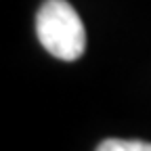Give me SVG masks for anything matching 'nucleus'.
I'll use <instances>...</instances> for the list:
<instances>
[{"label":"nucleus","mask_w":151,"mask_h":151,"mask_svg":"<svg viewBox=\"0 0 151 151\" xmlns=\"http://www.w3.org/2000/svg\"><path fill=\"white\" fill-rule=\"evenodd\" d=\"M97 151H151L147 141H126V139H105Z\"/></svg>","instance_id":"f03ea898"},{"label":"nucleus","mask_w":151,"mask_h":151,"mask_svg":"<svg viewBox=\"0 0 151 151\" xmlns=\"http://www.w3.org/2000/svg\"><path fill=\"white\" fill-rule=\"evenodd\" d=\"M36 32L42 46L61 61L80 59L86 48V29L67 0H44L38 9Z\"/></svg>","instance_id":"f257e3e1"}]
</instances>
